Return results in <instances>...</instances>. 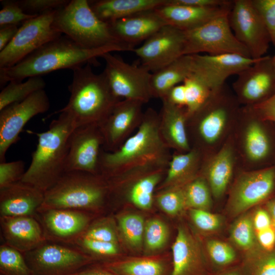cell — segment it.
<instances>
[{"label": "cell", "mask_w": 275, "mask_h": 275, "mask_svg": "<svg viewBox=\"0 0 275 275\" xmlns=\"http://www.w3.org/2000/svg\"><path fill=\"white\" fill-rule=\"evenodd\" d=\"M228 15L220 16L197 28L184 32V55L202 52L211 55L232 53L251 58L232 32Z\"/></svg>", "instance_id": "cell-8"}, {"label": "cell", "mask_w": 275, "mask_h": 275, "mask_svg": "<svg viewBox=\"0 0 275 275\" xmlns=\"http://www.w3.org/2000/svg\"><path fill=\"white\" fill-rule=\"evenodd\" d=\"M157 202L165 212L172 215L179 213L186 206L184 191L179 189L162 194L158 197Z\"/></svg>", "instance_id": "cell-42"}, {"label": "cell", "mask_w": 275, "mask_h": 275, "mask_svg": "<svg viewBox=\"0 0 275 275\" xmlns=\"http://www.w3.org/2000/svg\"><path fill=\"white\" fill-rule=\"evenodd\" d=\"M57 10L29 19L19 27L10 43L0 51V68L11 67L62 34L53 25Z\"/></svg>", "instance_id": "cell-7"}, {"label": "cell", "mask_w": 275, "mask_h": 275, "mask_svg": "<svg viewBox=\"0 0 275 275\" xmlns=\"http://www.w3.org/2000/svg\"><path fill=\"white\" fill-rule=\"evenodd\" d=\"M142 102L131 100L119 101L110 115L99 124L104 145L112 151L116 148L134 122L142 117Z\"/></svg>", "instance_id": "cell-23"}, {"label": "cell", "mask_w": 275, "mask_h": 275, "mask_svg": "<svg viewBox=\"0 0 275 275\" xmlns=\"http://www.w3.org/2000/svg\"><path fill=\"white\" fill-rule=\"evenodd\" d=\"M229 0H170L172 3L198 7H215L227 6L233 3Z\"/></svg>", "instance_id": "cell-51"}, {"label": "cell", "mask_w": 275, "mask_h": 275, "mask_svg": "<svg viewBox=\"0 0 275 275\" xmlns=\"http://www.w3.org/2000/svg\"><path fill=\"white\" fill-rule=\"evenodd\" d=\"M2 3L3 8L0 11L1 26L18 25L38 15L25 13L16 1H2Z\"/></svg>", "instance_id": "cell-41"}, {"label": "cell", "mask_w": 275, "mask_h": 275, "mask_svg": "<svg viewBox=\"0 0 275 275\" xmlns=\"http://www.w3.org/2000/svg\"><path fill=\"white\" fill-rule=\"evenodd\" d=\"M252 275H275V253H270L256 262Z\"/></svg>", "instance_id": "cell-50"}, {"label": "cell", "mask_w": 275, "mask_h": 275, "mask_svg": "<svg viewBox=\"0 0 275 275\" xmlns=\"http://www.w3.org/2000/svg\"><path fill=\"white\" fill-rule=\"evenodd\" d=\"M161 113L162 133L166 140L174 147L183 150L189 148L185 127L187 116L186 108L174 105L162 98Z\"/></svg>", "instance_id": "cell-27"}, {"label": "cell", "mask_w": 275, "mask_h": 275, "mask_svg": "<svg viewBox=\"0 0 275 275\" xmlns=\"http://www.w3.org/2000/svg\"><path fill=\"white\" fill-rule=\"evenodd\" d=\"M0 225L5 243L22 253L32 251L47 241L36 217L0 216Z\"/></svg>", "instance_id": "cell-21"}, {"label": "cell", "mask_w": 275, "mask_h": 275, "mask_svg": "<svg viewBox=\"0 0 275 275\" xmlns=\"http://www.w3.org/2000/svg\"><path fill=\"white\" fill-rule=\"evenodd\" d=\"M182 83L185 90L186 112L187 116L190 117L204 104L212 90L192 74Z\"/></svg>", "instance_id": "cell-31"}, {"label": "cell", "mask_w": 275, "mask_h": 275, "mask_svg": "<svg viewBox=\"0 0 275 275\" xmlns=\"http://www.w3.org/2000/svg\"><path fill=\"white\" fill-rule=\"evenodd\" d=\"M257 239L261 246L271 251L275 245V230L271 225L264 230L256 232Z\"/></svg>", "instance_id": "cell-53"}, {"label": "cell", "mask_w": 275, "mask_h": 275, "mask_svg": "<svg viewBox=\"0 0 275 275\" xmlns=\"http://www.w3.org/2000/svg\"><path fill=\"white\" fill-rule=\"evenodd\" d=\"M53 25L62 34L86 48L115 45L134 47L119 41L111 24L96 15L89 1H70L66 6L56 11Z\"/></svg>", "instance_id": "cell-4"}, {"label": "cell", "mask_w": 275, "mask_h": 275, "mask_svg": "<svg viewBox=\"0 0 275 275\" xmlns=\"http://www.w3.org/2000/svg\"><path fill=\"white\" fill-rule=\"evenodd\" d=\"M70 275H117L105 267H92L81 269Z\"/></svg>", "instance_id": "cell-56"}, {"label": "cell", "mask_w": 275, "mask_h": 275, "mask_svg": "<svg viewBox=\"0 0 275 275\" xmlns=\"http://www.w3.org/2000/svg\"><path fill=\"white\" fill-rule=\"evenodd\" d=\"M0 275H2V274H1Z\"/></svg>", "instance_id": "cell-60"}, {"label": "cell", "mask_w": 275, "mask_h": 275, "mask_svg": "<svg viewBox=\"0 0 275 275\" xmlns=\"http://www.w3.org/2000/svg\"><path fill=\"white\" fill-rule=\"evenodd\" d=\"M101 177L98 174L80 171L65 172L44 193V202L38 212L49 209H65L87 212L99 208L104 202L107 190Z\"/></svg>", "instance_id": "cell-5"}, {"label": "cell", "mask_w": 275, "mask_h": 275, "mask_svg": "<svg viewBox=\"0 0 275 275\" xmlns=\"http://www.w3.org/2000/svg\"><path fill=\"white\" fill-rule=\"evenodd\" d=\"M158 117L152 109L148 110L137 132L119 148L112 152L101 153L99 171L112 175L124 168L156 155L162 149Z\"/></svg>", "instance_id": "cell-6"}, {"label": "cell", "mask_w": 275, "mask_h": 275, "mask_svg": "<svg viewBox=\"0 0 275 275\" xmlns=\"http://www.w3.org/2000/svg\"><path fill=\"white\" fill-rule=\"evenodd\" d=\"M36 218L47 241L73 245L82 235L91 220L86 212L65 209L40 210Z\"/></svg>", "instance_id": "cell-16"}, {"label": "cell", "mask_w": 275, "mask_h": 275, "mask_svg": "<svg viewBox=\"0 0 275 275\" xmlns=\"http://www.w3.org/2000/svg\"><path fill=\"white\" fill-rule=\"evenodd\" d=\"M207 249L212 261L219 266L227 265L233 262L236 258L233 249L221 241L209 240L207 243Z\"/></svg>", "instance_id": "cell-44"}, {"label": "cell", "mask_w": 275, "mask_h": 275, "mask_svg": "<svg viewBox=\"0 0 275 275\" xmlns=\"http://www.w3.org/2000/svg\"><path fill=\"white\" fill-rule=\"evenodd\" d=\"M67 0H21L16 1L23 11L29 14L39 15L57 10L66 6Z\"/></svg>", "instance_id": "cell-43"}, {"label": "cell", "mask_w": 275, "mask_h": 275, "mask_svg": "<svg viewBox=\"0 0 275 275\" xmlns=\"http://www.w3.org/2000/svg\"><path fill=\"white\" fill-rule=\"evenodd\" d=\"M231 236L233 241L244 250L251 249L254 244L253 221L249 216L239 218L232 226Z\"/></svg>", "instance_id": "cell-39"}, {"label": "cell", "mask_w": 275, "mask_h": 275, "mask_svg": "<svg viewBox=\"0 0 275 275\" xmlns=\"http://www.w3.org/2000/svg\"><path fill=\"white\" fill-rule=\"evenodd\" d=\"M101 58L105 62L103 72L113 95L117 99L123 98L144 103L153 96L151 72L142 66L129 64L112 52L106 53Z\"/></svg>", "instance_id": "cell-9"}, {"label": "cell", "mask_w": 275, "mask_h": 275, "mask_svg": "<svg viewBox=\"0 0 275 275\" xmlns=\"http://www.w3.org/2000/svg\"><path fill=\"white\" fill-rule=\"evenodd\" d=\"M232 5L233 3L220 7H198L173 4L168 0L167 4L155 10L167 25L186 32L197 28L217 17L228 14Z\"/></svg>", "instance_id": "cell-20"}, {"label": "cell", "mask_w": 275, "mask_h": 275, "mask_svg": "<svg viewBox=\"0 0 275 275\" xmlns=\"http://www.w3.org/2000/svg\"><path fill=\"white\" fill-rule=\"evenodd\" d=\"M245 137V148L249 158L257 161L267 155L269 149L268 140L258 122L253 121L250 123Z\"/></svg>", "instance_id": "cell-32"}, {"label": "cell", "mask_w": 275, "mask_h": 275, "mask_svg": "<svg viewBox=\"0 0 275 275\" xmlns=\"http://www.w3.org/2000/svg\"><path fill=\"white\" fill-rule=\"evenodd\" d=\"M168 0H98L89 1L96 15L107 23L132 14L154 10L167 4Z\"/></svg>", "instance_id": "cell-24"}, {"label": "cell", "mask_w": 275, "mask_h": 275, "mask_svg": "<svg viewBox=\"0 0 275 275\" xmlns=\"http://www.w3.org/2000/svg\"><path fill=\"white\" fill-rule=\"evenodd\" d=\"M191 55H184L152 73L151 88L153 96H166L174 86L182 83L192 74Z\"/></svg>", "instance_id": "cell-26"}, {"label": "cell", "mask_w": 275, "mask_h": 275, "mask_svg": "<svg viewBox=\"0 0 275 275\" xmlns=\"http://www.w3.org/2000/svg\"><path fill=\"white\" fill-rule=\"evenodd\" d=\"M162 98L166 99L174 105L185 106V90L183 84H180L173 87Z\"/></svg>", "instance_id": "cell-52"}, {"label": "cell", "mask_w": 275, "mask_h": 275, "mask_svg": "<svg viewBox=\"0 0 275 275\" xmlns=\"http://www.w3.org/2000/svg\"><path fill=\"white\" fill-rule=\"evenodd\" d=\"M22 254L32 275H70L92 261L77 248L49 241Z\"/></svg>", "instance_id": "cell-10"}, {"label": "cell", "mask_w": 275, "mask_h": 275, "mask_svg": "<svg viewBox=\"0 0 275 275\" xmlns=\"http://www.w3.org/2000/svg\"><path fill=\"white\" fill-rule=\"evenodd\" d=\"M19 27L18 25H8L0 26V51L2 50L12 40Z\"/></svg>", "instance_id": "cell-55"}, {"label": "cell", "mask_w": 275, "mask_h": 275, "mask_svg": "<svg viewBox=\"0 0 275 275\" xmlns=\"http://www.w3.org/2000/svg\"><path fill=\"white\" fill-rule=\"evenodd\" d=\"M81 237L110 242H117L116 232L107 220L89 225Z\"/></svg>", "instance_id": "cell-47"}, {"label": "cell", "mask_w": 275, "mask_h": 275, "mask_svg": "<svg viewBox=\"0 0 275 275\" xmlns=\"http://www.w3.org/2000/svg\"><path fill=\"white\" fill-rule=\"evenodd\" d=\"M274 178L272 168L242 175L231 194L229 207L231 213H241L267 198L273 188Z\"/></svg>", "instance_id": "cell-17"}, {"label": "cell", "mask_w": 275, "mask_h": 275, "mask_svg": "<svg viewBox=\"0 0 275 275\" xmlns=\"http://www.w3.org/2000/svg\"><path fill=\"white\" fill-rule=\"evenodd\" d=\"M25 171L22 160L0 162V188L20 181Z\"/></svg>", "instance_id": "cell-46"}, {"label": "cell", "mask_w": 275, "mask_h": 275, "mask_svg": "<svg viewBox=\"0 0 275 275\" xmlns=\"http://www.w3.org/2000/svg\"><path fill=\"white\" fill-rule=\"evenodd\" d=\"M69 86L70 98L66 106L58 111L68 114L76 127L100 124L119 101L113 94L103 72L95 73L88 64L73 70Z\"/></svg>", "instance_id": "cell-3"}, {"label": "cell", "mask_w": 275, "mask_h": 275, "mask_svg": "<svg viewBox=\"0 0 275 275\" xmlns=\"http://www.w3.org/2000/svg\"><path fill=\"white\" fill-rule=\"evenodd\" d=\"M275 45V0H251Z\"/></svg>", "instance_id": "cell-45"}, {"label": "cell", "mask_w": 275, "mask_h": 275, "mask_svg": "<svg viewBox=\"0 0 275 275\" xmlns=\"http://www.w3.org/2000/svg\"><path fill=\"white\" fill-rule=\"evenodd\" d=\"M253 223L256 232L267 229L272 225L269 215L263 209H259L256 211Z\"/></svg>", "instance_id": "cell-54"}, {"label": "cell", "mask_w": 275, "mask_h": 275, "mask_svg": "<svg viewBox=\"0 0 275 275\" xmlns=\"http://www.w3.org/2000/svg\"><path fill=\"white\" fill-rule=\"evenodd\" d=\"M119 225L127 243L133 248H139L144 235L145 226L143 217L137 214L126 215L119 218Z\"/></svg>", "instance_id": "cell-35"}, {"label": "cell", "mask_w": 275, "mask_h": 275, "mask_svg": "<svg viewBox=\"0 0 275 275\" xmlns=\"http://www.w3.org/2000/svg\"><path fill=\"white\" fill-rule=\"evenodd\" d=\"M196 159V153L193 151L174 156L170 162L166 183H176L187 176L193 169Z\"/></svg>", "instance_id": "cell-36"}, {"label": "cell", "mask_w": 275, "mask_h": 275, "mask_svg": "<svg viewBox=\"0 0 275 275\" xmlns=\"http://www.w3.org/2000/svg\"><path fill=\"white\" fill-rule=\"evenodd\" d=\"M102 144L103 137L99 124L76 127L69 139L65 172L80 171L98 175Z\"/></svg>", "instance_id": "cell-14"}, {"label": "cell", "mask_w": 275, "mask_h": 275, "mask_svg": "<svg viewBox=\"0 0 275 275\" xmlns=\"http://www.w3.org/2000/svg\"><path fill=\"white\" fill-rule=\"evenodd\" d=\"M186 205L191 209L207 210L211 200L208 187L202 179H197L187 186L184 191Z\"/></svg>", "instance_id": "cell-37"}, {"label": "cell", "mask_w": 275, "mask_h": 275, "mask_svg": "<svg viewBox=\"0 0 275 275\" xmlns=\"http://www.w3.org/2000/svg\"><path fill=\"white\" fill-rule=\"evenodd\" d=\"M73 245L86 254L111 257L118 253L117 243L91 239L80 237Z\"/></svg>", "instance_id": "cell-40"}, {"label": "cell", "mask_w": 275, "mask_h": 275, "mask_svg": "<svg viewBox=\"0 0 275 275\" xmlns=\"http://www.w3.org/2000/svg\"><path fill=\"white\" fill-rule=\"evenodd\" d=\"M103 267L117 275H163L164 270L160 261L150 259L111 262Z\"/></svg>", "instance_id": "cell-30"}, {"label": "cell", "mask_w": 275, "mask_h": 275, "mask_svg": "<svg viewBox=\"0 0 275 275\" xmlns=\"http://www.w3.org/2000/svg\"><path fill=\"white\" fill-rule=\"evenodd\" d=\"M190 217L195 225L204 231H213L219 228L222 223L221 217L205 210L191 209Z\"/></svg>", "instance_id": "cell-48"}, {"label": "cell", "mask_w": 275, "mask_h": 275, "mask_svg": "<svg viewBox=\"0 0 275 275\" xmlns=\"http://www.w3.org/2000/svg\"><path fill=\"white\" fill-rule=\"evenodd\" d=\"M228 18L235 36L251 57L257 59L264 57L271 40L251 0H234Z\"/></svg>", "instance_id": "cell-11"}, {"label": "cell", "mask_w": 275, "mask_h": 275, "mask_svg": "<svg viewBox=\"0 0 275 275\" xmlns=\"http://www.w3.org/2000/svg\"><path fill=\"white\" fill-rule=\"evenodd\" d=\"M267 208L275 226V200L268 203Z\"/></svg>", "instance_id": "cell-57"}, {"label": "cell", "mask_w": 275, "mask_h": 275, "mask_svg": "<svg viewBox=\"0 0 275 275\" xmlns=\"http://www.w3.org/2000/svg\"><path fill=\"white\" fill-rule=\"evenodd\" d=\"M252 107L261 118L275 122V93Z\"/></svg>", "instance_id": "cell-49"}, {"label": "cell", "mask_w": 275, "mask_h": 275, "mask_svg": "<svg viewBox=\"0 0 275 275\" xmlns=\"http://www.w3.org/2000/svg\"><path fill=\"white\" fill-rule=\"evenodd\" d=\"M191 74L211 90L223 86L229 76L238 75L262 58L255 59L232 53L196 54H191Z\"/></svg>", "instance_id": "cell-15"}, {"label": "cell", "mask_w": 275, "mask_h": 275, "mask_svg": "<svg viewBox=\"0 0 275 275\" xmlns=\"http://www.w3.org/2000/svg\"><path fill=\"white\" fill-rule=\"evenodd\" d=\"M273 87L275 67L271 59L264 56L240 72L233 83L234 89L243 102L256 104L262 102Z\"/></svg>", "instance_id": "cell-18"}, {"label": "cell", "mask_w": 275, "mask_h": 275, "mask_svg": "<svg viewBox=\"0 0 275 275\" xmlns=\"http://www.w3.org/2000/svg\"><path fill=\"white\" fill-rule=\"evenodd\" d=\"M160 177L159 174H154L142 178L136 182L130 192L132 202L142 209L150 208L152 203L153 191Z\"/></svg>", "instance_id": "cell-34"}, {"label": "cell", "mask_w": 275, "mask_h": 275, "mask_svg": "<svg viewBox=\"0 0 275 275\" xmlns=\"http://www.w3.org/2000/svg\"><path fill=\"white\" fill-rule=\"evenodd\" d=\"M44 193L21 181L0 188V216H37Z\"/></svg>", "instance_id": "cell-19"}, {"label": "cell", "mask_w": 275, "mask_h": 275, "mask_svg": "<svg viewBox=\"0 0 275 275\" xmlns=\"http://www.w3.org/2000/svg\"><path fill=\"white\" fill-rule=\"evenodd\" d=\"M271 62L273 66L275 67V53L274 56L271 58Z\"/></svg>", "instance_id": "cell-59"}, {"label": "cell", "mask_w": 275, "mask_h": 275, "mask_svg": "<svg viewBox=\"0 0 275 275\" xmlns=\"http://www.w3.org/2000/svg\"><path fill=\"white\" fill-rule=\"evenodd\" d=\"M49 106V98L43 89L0 111V162L5 161L7 151L17 142L28 122L35 116L47 111Z\"/></svg>", "instance_id": "cell-12"}, {"label": "cell", "mask_w": 275, "mask_h": 275, "mask_svg": "<svg viewBox=\"0 0 275 275\" xmlns=\"http://www.w3.org/2000/svg\"><path fill=\"white\" fill-rule=\"evenodd\" d=\"M45 86L41 76L30 77L23 82H9L0 93V111L25 100L34 93L43 90Z\"/></svg>", "instance_id": "cell-29"}, {"label": "cell", "mask_w": 275, "mask_h": 275, "mask_svg": "<svg viewBox=\"0 0 275 275\" xmlns=\"http://www.w3.org/2000/svg\"><path fill=\"white\" fill-rule=\"evenodd\" d=\"M52 120L48 129L42 132H33L38 137L37 148L22 182L45 193L65 173V164L70 135L76 128L70 116L65 112Z\"/></svg>", "instance_id": "cell-2"}, {"label": "cell", "mask_w": 275, "mask_h": 275, "mask_svg": "<svg viewBox=\"0 0 275 275\" xmlns=\"http://www.w3.org/2000/svg\"><path fill=\"white\" fill-rule=\"evenodd\" d=\"M144 238L147 249L155 251L161 249L168 238V230L165 224L157 219L148 221L145 226Z\"/></svg>", "instance_id": "cell-38"}, {"label": "cell", "mask_w": 275, "mask_h": 275, "mask_svg": "<svg viewBox=\"0 0 275 275\" xmlns=\"http://www.w3.org/2000/svg\"><path fill=\"white\" fill-rule=\"evenodd\" d=\"M0 272L2 275H32L23 254L6 243L0 246Z\"/></svg>", "instance_id": "cell-33"}, {"label": "cell", "mask_w": 275, "mask_h": 275, "mask_svg": "<svg viewBox=\"0 0 275 275\" xmlns=\"http://www.w3.org/2000/svg\"><path fill=\"white\" fill-rule=\"evenodd\" d=\"M184 32L167 24L133 51L152 73L184 56Z\"/></svg>", "instance_id": "cell-13"}, {"label": "cell", "mask_w": 275, "mask_h": 275, "mask_svg": "<svg viewBox=\"0 0 275 275\" xmlns=\"http://www.w3.org/2000/svg\"><path fill=\"white\" fill-rule=\"evenodd\" d=\"M172 249L171 275H198L201 266L198 251L194 240L184 228H178Z\"/></svg>", "instance_id": "cell-25"}, {"label": "cell", "mask_w": 275, "mask_h": 275, "mask_svg": "<svg viewBox=\"0 0 275 275\" xmlns=\"http://www.w3.org/2000/svg\"><path fill=\"white\" fill-rule=\"evenodd\" d=\"M110 24L120 42L134 47L167 25L155 9L140 12Z\"/></svg>", "instance_id": "cell-22"}, {"label": "cell", "mask_w": 275, "mask_h": 275, "mask_svg": "<svg viewBox=\"0 0 275 275\" xmlns=\"http://www.w3.org/2000/svg\"><path fill=\"white\" fill-rule=\"evenodd\" d=\"M233 160L231 149L224 147L216 154L208 169V180L212 193L218 198L225 191L232 175Z\"/></svg>", "instance_id": "cell-28"}, {"label": "cell", "mask_w": 275, "mask_h": 275, "mask_svg": "<svg viewBox=\"0 0 275 275\" xmlns=\"http://www.w3.org/2000/svg\"><path fill=\"white\" fill-rule=\"evenodd\" d=\"M129 46L115 45L99 48L81 47L66 36L44 45L15 65L0 68V84L22 81L25 78L64 69L72 70L88 64L97 65V58L113 51H133Z\"/></svg>", "instance_id": "cell-1"}, {"label": "cell", "mask_w": 275, "mask_h": 275, "mask_svg": "<svg viewBox=\"0 0 275 275\" xmlns=\"http://www.w3.org/2000/svg\"><path fill=\"white\" fill-rule=\"evenodd\" d=\"M222 275H240V273L237 271H230L224 273Z\"/></svg>", "instance_id": "cell-58"}]
</instances>
